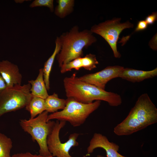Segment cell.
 <instances>
[{
	"label": "cell",
	"mask_w": 157,
	"mask_h": 157,
	"mask_svg": "<svg viewBox=\"0 0 157 157\" xmlns=\"http://www.w3.org/2000/svg\"><path fill=\"white\" fill-rule=\"evenodd\" d=\"M157 122V109L147 93L138 98L128 115L114 128L119 136L129 135Z\"/></svg>",
	"instance_id": "cell-1"
},
{
	"label": "cell",
	"mask_w": 157,
	"mask_h": 157,
	"mask_svg": "<svg viewBox=\"0 0 157 157\" xmlns=\"http://www.w3.org/2000/svg\"><path fill=\"white\" fill-rule=\"evenodd\" d=\"M63 85L67 98H72L84 104L94 101H103L111 106L121 105L122 100L119 94L106 91L94 85L79 80L75 73L63 80Z\"/></svg>",
	"instance_id": "cell-2"
},
{
	"label": "cell",
	"mask_w": 157,
	"mask_h": 157,
	"mask_svg": "<svg viewBox=\"0 0 157 157\" xmlns=\"http://www.w3.org/2000/svg\"><path fill=\"white\" fill-rule=\"evenodd\" d=\"M58 37L61 49L56 57L60 67L76 58L82 57L83 49L88 48L97 40L90 30L80 31L77 26Z\"/></svg>",
	"instance_id": "cell-3"
},
{
	"label": "cell",
	"mask_w": 157,
	"mask_h": 157,
	"mask_svg": "<svg viewBox=\"0 0 157 157\" xmlns=\"http://www.w3.org/2000/svg\"><path fill=\"white\" fill-rule=\"evenodd\" d=\"M66 101V106L62 110L48 115L47 122L56 119L59 121L68 122L74 127L80 126L98 108L101 104L99 100L90 104H84L72 98H67Z\"/></svg>",
	"instance_id": "cell-4"
},
{
	"label": "cell",
	"mask_w": 157,
	"mask_h": 157,
	"mask_svg": "<svg viewBox=\"0 0 157 157\" xmlns=\"http://www.w3.org/2000/svg\"><path fill=\"white\" fill-rule=\"evenodd\" d=\"M48 113L45 111L38 116L29 119L20 120L19 124L23 130L36 141L39 147V155L43 156L52 155L47 146V139L55 123L52 120L47 121Z\"/></svg>",
	"instance_id": "cell-5"
},
{
	"label": "cell",
	"mask_w": 157,
	"mask_h": 157,
	"mask_svg": "<svg viewBox=\"0 0 157 157\" xmlns=\"http://www.w3.org/2000/svg\"><path fill=\"white\" fill-rule=\"evenodd\" d=\"M30 84L7 87L0 92V117L4 114L24 107L33 96L30 91Z\"/></svg>",
	"instance_id": "cell-6"
},
{
	"label": "cell",
	"mask_w": 157,
	"mask_h": 157,
	"mask_svg": "<svg viewBox=\"0 0 157 157\" xmlns=\"http://www.w3.org/2000/svg\"><path fill=\"white\" fill-rule=\"evenodd\" d=\"M121 18L114 17L97 24H94L90 30L92 32L102 37L108 44L112 49L114 57L120 58L121 56L118 51L117 43L120 33L126 28H133L134 25L129 21L121 22Z\"/></svg>",
	"instance_id": "cell-7"
},
{
	"label": "cell",
	"mask_w": 157,
	"mask_h": 157,
	"mask_svg": "<svg viewBox=\"0 0 157 157\" xmlns=\"http://www.w3.org/2000/svg\"><path fill=\"white\" fill-rule=\"evenodd\" d=\"M66 122L57 120L51 133L47 139L48 149L54 157H73L70 155V149L73 147L78 145L77 139L79 135L74 133L71 134L68 140L64 143H62L59 137L61 129L65 125ZM85 155L83 157H86Z\"/></svg>",
	"instance_id": "cell-8"
},
{
	"label": "cell",
	"mask_w": 157,
	"mask_h": 157,
	"mask_svg": "<svg viewBox=\"0 0 157 157\" xmlns=\"http://www.w3.org/2000/svg\"><path fill=\"white\" fill-rule=\"evenodd\" d=\"M124 67L119 65L108 66L97 72L88 74L78 79L82 81L105 90L107 83L111 80L118 77Z\"/></svg>",
	"instance_id": "cell-9"
},
{
	"label": "cell",
	"mask_w": 157,
	"mask_h": 157,
	"mask_svg": "<svg viewBox=\"0 0 157 157\" xmlns=\"http://www.w3.org/2000/svg\"><path fill=\"white\" fill-rule=\"evenodd\" d=\"M98 148L105 150L107 157H128L120 154L118 152L119 146L117 144L110 142L107 137L99 133H95L91 139L87 148V156Z\"/></svg>",
	"instance_id": "cell-10"
},
{
	"label": "cell",
	"mask_w": 157,
	"mask_h": 157,
	"mask_svg": "<svg viewBox=\"0 0 157 157\" xmlns=\"http://www.w3.org/2000/svg\"><path fill=\"white\" fill-rule=\"evenodd\" d=\"M0 74L7 87L21 85L22 76L17 65L8 60L0 61Z\"/></svg>",
	"instance_id": "cell-11"
},
{
	"label": "cell",
	"mask_w": 157,
	"mask_h": 157,
	"mask_svg": "<svg viewBox=\"0 0 157 157\" xmlns=\"http://www.w3.org/2000/svg\"><path fill=\"white\" fill-rule=\"evenodd\" d=\"M157 75V68L150 71H143L129 68H124L118 77L133 82H140L154 78Z\"/></svg>",
	"instance_id": "cell-12"
},
{
	"label": "cell",
	"mask_w": 157,
	"mask_h": 157,
	"mask_svg": "<svg viewBox=\"0 0 157 157\" xmlns=\"http://www.w3.org/2000/svg\"><path fill=\"white\" fill-rule=\"evenodd\" d=\"M94 63L92 58L87 54L84 57L77 58L63 65L60 67V72L63 74L71 71L73 69L78 70L82 68L90 71L93 68Z\"/></svg>",
	"instance_id": "cell-13"
},
{
	"label": "cell",
	"mask_w": 157,
	"mask_h": 157,
	"mask_svg": "<svg viewBox=\"0 0 157 157\" xmlns=\"http://www.w3.org/2000/svg\"><path fill=\"white\" fill-rule=\"evenodd\" d=\"M28 83L31 85L30 91L33 97L45 99L49 95L44 79L42 68L39 69L36 79L28 81Z\"/></svg>",
	"instance_id": "cell-14"
},
{
	"label": "cell",
	"mask_w": 157,
	"mask_h": 157,
	"mask_svg": "<svg viewBox=\"0 0 157 157\" xmlns=\"http://www.w3.org/2000/svg\"><path fill=\"white\" fill-rule=\"evenodd\" d=\"M56 46L54 51L47 61L45 63L42 69L43 77L47 90L50 89L49 76L56 55L61 49V44L58 37H57L55 41Z\"/></svg>",
	"instance_id": "cell-15"
},
{
	"label": "cell",
	"mask_w": 157,
	"mask_h": 157,
	"mask_svg": "<svg viewBox=\"0 0 157 157\" xmlns=\"http://www.w3.org/2000/svg\"><path fill=\"white\" fill-rule=\"evenodd\" d=\"M66 103V99L59 98L58 94L54 93L49 95L45 99V111L53 113L60 109H63Z\"/></svg>",
	"instance_id": "cell-16"
},
{
	"label": "cell",
	"mask_w": 157,
	"mask_h": 157,
	"mask_svg": "<svg viewBox=\"0 0 157 157\" xmlns=\"http://www.w3.org/2000/svg\"><path fill=\"white\" fill-rule=\"evenodd\" d=\"M25 109L29 113L30 118H34L45 111V99L33 97L25 107Z\"/></svg>",
	"instance_id": "cell-17"
},
{
	"label": "cell",
	"mask_w": 157,
	"mask_h": 157,
	"mask_svg": "<svg viewBox=\"0 0 157 157\" xmlns=\"http://www.w3.org/2000/svg\"><path fill=\"white\" fill-rule=\"evenodd\" d=\"M58 4L54 9L55 15L60 18H63L71 13L74 10V0H58Z\"/></svg>",
	"instance_id": "cell-18"
},
{
	"label": "cell",
	"mask_w": 157,
	"mask_h": 157,
	"mask_svg": "<svg viewBox=\"0 0 157 157\" xmlns=\"http://www.w3.org/2000/svg\"><path fill=\"white\" fill-rule=\"evenodd\" d=\"M12 147L11 139L0 132V157H11L10 152Z\"/></svg>",
	"instance_id": "cell-19"
},
{
	"label": "cell",
	"mask_w": 157,
	"mask_h": 157,
	"mask_svg": "<svg viewBox=\"0 0 157 157\" xmlns=\"http://www.w3.org/2000/svg\"><path fill=\"white\" fill-rule=\"evenodd\" d=\"M53 0H35L30 4L29 6L32 8L37 7H47L51 12L54 11Z\"/></svg>",
	"instance_id": "cell-20"
},
{
	"label": "cell",
	"mask_w": 157,
	"mask_h": 157,
	"mask_svg": "<svg viewBox=\"0 0 157 157\" xmlns=\"http://www.w3.org/2000/svg\"><path fill=\"white\" fill-rule=\"evenodd\" d=\"M11 157H54L52 155L49 156H43L40 155L32 154L29 152L21 153L14 154Z\"/></svg>",
	"instance_id": "cell-21"
},
{
	"label": "cell",
	"mask_w": 157,
	"mask_h": 157,
	"mask_svg": "<svg viewBox=\"0 0 157 157\" xmlns=\"http://www.w3.org/2000/svg\"><path fill=\"white\" fill-rule=\"evenodd\" d=\"M157 19V12H153L151 14L147 16L145 19V21L149 25H152L154 23Z\"/></svg>",
	"instance_id": "cell-22"
},
{
	"label": "cell",
	"mask_w": 157,
	"mask_h": 157,
	"mask_svg": "<svg viewBox=\"0 0 157 157\" xmlns=\"http://www.w3.org/2000/svg\"><path fill=\"white\" fill-rule=\"evenodd\" d=\"M148 24L145 20H142L139 21L135 30V32H138L146 29Z\"/></svg>",
	"instance_id": "cell-23"
},
{
	"label": "cell",
	"mask_w": 157,
	"mask_h": 157,
	"mask_svg": "<svg viewBox=\"0 0 157 157\" xmlns=\"http://www.w3.org/2000/svg\"><path fill=\"white\" fill-rule=\"evenodd\" d=\"M157 35L156 34L153 36L149 43L150 48L154 50H157Z\"/></svg>",
	"instance_id": "cell-24"
},
{
	"label": "cell",
	"mask_w": 157,
	"mask_h": 157,
	"mask_svg": "<svg viewBox=\"0 0 157 157\" xmlns=\"http://www.w3.org/2000/svg\"><path fill=\"white\" fill-rule=\"evenodd\" d=\"M6 83L0 74V92L7 87Z\"/></svg>",
	"instance_id": "cell-25"
},
{
	"label": "cell",
	"mask_w": 157,
	"mask_h": 157,
	"mask_svg": "<svg viewBox=\"0 0 157 157\" xmlns=\"http://www.w3.org/2000/svg\"><path fill=\"white\" fill-rule=\"evenodd\" d=\"M25 0H15V2L17 3H23L24 1H25Z\"/></svg>",
	"instance_id": "cell-26"
},
{
	"label": "cell",
	"mask_w": 157,
	"mask_h": 157,
	"mask_svg": "<svg viewBox=\"0 0 157 157\" xmlns=\"http://www.w3.org/2000/svg\"><path fill=\"white\" fill-rule=\"evenodd\" d=\"M97 157H105L101 155H98L97 156Z\"/></svg>",
	"instance_id": "cell-27"
}]
</instances>
